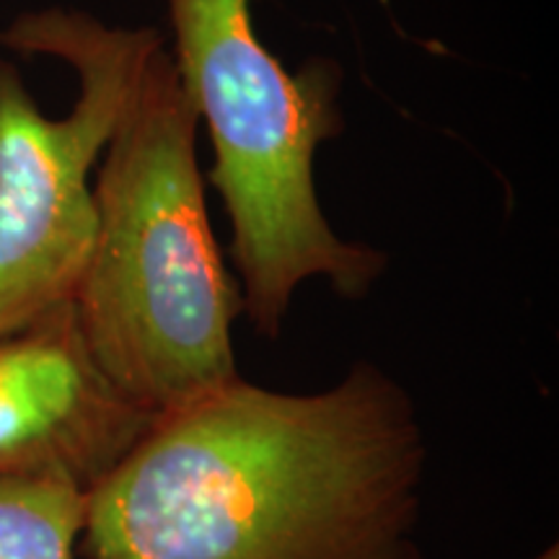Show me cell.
Instances as JSON below:
<instances>
[{
	"label": "cell",
	"instance_id": "obj_1",
	"mask_svg": "<svg viewBox=\"0 0 559 559\" xmlns=\"http://www.w3.org/2000/svg\"><path fill=\"white\" fill-rule=\"evenodd\" d=\"M428 449L409 394L358 362L285 394L241 376L153 419L86 495L91 559H425Z\"/></svg>",
	"mask_w": 559,
	"mask_h": 559
},
{
	"label": "cell",
	"instance_id": "obj_2",
	"mask_svg": "<svg viewBox=\"0 0 559 559\" xmlns=\"http://www.w3.org/2000/svg\"><path fill=\"white\" fill-rule=\"evenodd\" d=\"M198 124L160 39L99 158L96 239L73 298L91 360L151 415L239 379L230 330L243 298L207 218Z\"/></svg>",
	"mask_w": 559,
	"mask_h": 559
},
{
	"label": "cell",
	"instance_id": "obj_3",
	"mask_svg": "<svg viewBox=\"0 0 559 559\" xmlns=\"http://www.w3.org/2000/svg\"><path fill=\"white\" fill-rule=\"evenodd\" d=\"M174 68L215 160L207 179L230 221L243 313L262 337L283 330L300 283L326 277L358 300L386 272V254L345 241L321 213L319 145L345 130L342 68L311 58L288 73L251 19V0H169Z\"/></svg>",
	"mask_w": 559,
	"mask_h": 559
},
{
	"label": "cell",
	"instance_id": "obj_4",
	"mask_svg": "<svg viewBox=\"0 0 559 559\" xmlns=\"http://www.w3.org/2000/svg\"><path fill=\"white\" fill-rule=\"evenodd\" d=\"M160 39L66 9L24 13L0 32V45L68 62L81 83L70 115L50 120L0 55V337L73 304L96 239L91 174Z\"/></svg>",
	"mask_w": 559,
	"mask_h": 559
},
{
	"label": "cell",
	"instance_id": "obj_5",
	"mask_svg": "<svg viewBox=\"0 0 559 559\" xmlns=\"http://www.w3.org/2000/svg\"><path fill=\"white\" fill-rule=\"evenodd\" d=\"M104 379L66 304L0 337V477L94 489L153 419Z\"/></svg>",
	"mask_w": 559,
	"mask_h": 559
},
{
	"label": "cell",
	"instance_id": "obj_6",
	"mask_svg": "<svg viewBox=\"0 0 559 559\" xmlns=\"http://www.w3.org/2000/svg\"><path fill=\"white\" fill-rule=\"evenodd\" d=\"M86 489L55 477H0V559H73Z\"/></svg>",
	"mask_w": 559,
	"mask_h": 559
},
{
	"label": "cell",
	"instance_id": "obj_7",
	"mask_svg": "<svg viewBox=\"0 0 559 559\" xmlns=\"http://www.w3.org/2000/svg\"><path fill=\"white\" fill-rule=\"evenodd\" d=\"M534 559H559V551H557V544H551L549 549H544L539 557H534Z\"/></svg>",
	"mask_w": 559,
	"mask_h": 559
}]
</instances>
